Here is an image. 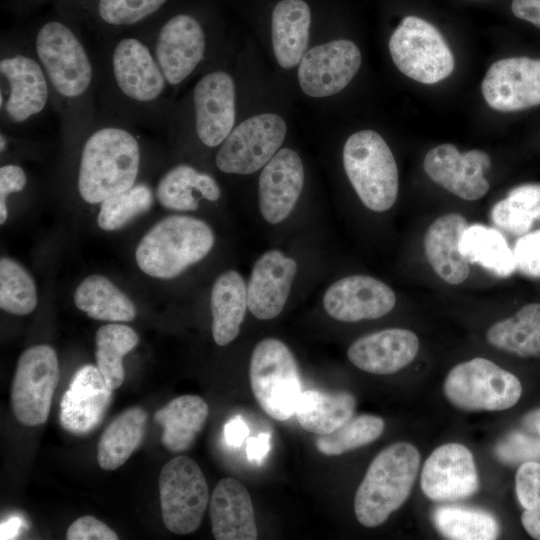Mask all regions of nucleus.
Wrapping results in <instances>:
<instances>
[{
    "label": "nucleus",
    "mask_w": 540,
    "mask_h": 540,
    "mask_svg": "<svg viewBox=\"0 0 540 540\" xmlns=\"http://www.w3.org/2000/svg\"><path fill=\"white\" fill-rule=\"evenodd\" d=\"M97 66V108L132 126H160L169 119V84L139 34L104 43Z\"/></svg>",
    "instance_id": "1"
},
{
    "label": "nucleus",
    "mask_w": 540,
    "mask_h": 540,
    "mask_svg": "<svg viewBox=\"0 0 540 540\" xmlns=\"http://www.w3.org/2000/svg\"><path fill=\"white\" fill-rule=\"evenodd\" d=\"M31 41L46 73L63 135L68 143H76L98 111L96 61L76 30L61 20L42 24Z\"/></svg>",
    "instance_id": "2"
},
{
    "label": "nucleus",
    "mask_w": 540,
    "mask_h": 540,
    "mask_svg": "<svg viewBox=\"0 0 540 540\" xmlns=\"http://www.w3.org/2000/svg\"><path fill=\"white\" fill-rule=\"evenodd\" d=\"M78 142L76 187L85 202L101 203L137 183L142 142L135 126L98 110Z\"/></svg>",
    "instance_id": "3"
},
{
    "label": "nucleus",
    "mask_w": 540,
    "mask_h": 540,
    "mask_svg": "<svg viewBox=\"0 0 540 540\" xmlns=\"http://www.w3.org/2000/svg\"><path fill=\"white\" fill-rule=\"evenodd\" d=\"M53 109L50 85L32 41L2 38L0 48L1 129L29 126Z\"/></svg>",
    "instance_id": "4"
},
{
    "label": "nucleus",
    "mask_w": 540,
    "mask_h": 540,
    "mask_svg": "<svg viewBox=\"0 0 540 540\" xmlns=\"http://www.w3.org/2000/svg\"><path fill=\"white\" fill-rule=\"evenodd\" d=\"M420 466V454L407 442H396L379 452L357 488V520L373 528L384 523L410 495Z\"/></svg>",
    "instance_id": "5"
},
{
    "label": "nucleus",
    "mask_w": 540,
    "mask_h": 540,
    "mask_svg": "<svg viewBox=\"0 0 540 540\" xmlns=\"http://www.w3.org/2000/svg\"><path fill=\"white\" fill-rule=\"evenodd\" d=\"M214 240L206 222L191 216H168L143 236L136 249V262L149 276L171 279L202 260Z\"/></svg>",
    "instance_id": "6"
},
{
    "label": "nucleus",
    "mask_w": 540,
    "mask_h": 540,
    "mask_svg": "<svg viewBox=\"0 0 540 540\" xmlns=\"http://www.w3.org/2000/svg\"><path fill=\"white\" fill-rule=\"evenodd\" d=\"M345 173L362 203L372 211L390 209L398 195L395 158L386 141L373 130L352 134L343 148Z\"/></svg>",
    "instance_id": "7"
},
{
    "label": "nucleus",
    "mask_w": 540,
    "mask_h": 540,
    "mask_svg": "<svg viewBox=\"0 0 540 540\" xmlns=\"http://www.w3.org/2000/svg\"><path fill=\"white\" fill-rule=\"evenodd\" d=\"M249 379L261 409L271 418L285 421L295 414L302 394L298 364L285 343L265 338L252 351Z\"/></svg>",
    "instance_id": "8"
},
{
    "label": "nucleus",
    "mask_w": 540,
    "mask_h": 540,
    "mask_svg": "<svg viewBox=\"0 0 540 540\" xmlns=\"http://www.w3.org/2000/svg\"><path fill=\"white\" fill-rule=\"evenodd\" d=\"M443 389L454 406L466 411L505 410L514 406L522 394L514 374L481 357L454 366Z\"/></svg>",
    "instance_id": "9"
},
{
    "label": "nucleus",
    "mask_w": 540,
    "mask_h": 540,
    "mask_svg": "<svg viewBox=\"0 0 540 540\" xmlns=\"http://www.w3.org/2000/svg\"><path fill=\"white\" fill-rule=\"evenodd\" d=\"M389 51L396 67L407 77L434 84L454 69V57L442 34L428 21L407 16L393 31Z\"/></svg>",
    "instance_id": "10"
},
{
    "label": "nucleus",
    "mask_w": 540,
    "mask_h": 540,
    "mask_svg": "<svg viewBox=\"0 0 540 540\" xmlns=\"http://www.w3.org/2000/svg\"><path fill=\"white\" fill-rule=\"evenodd\" d=\"M158 485L166 528L179 535L197 530L209 501V488L199 465L187 456L174 457L163 466Z\"/></svg>",
    "instance_id": "11"
},
{
    "label": "nucleus",
    "mask_w": 540,
    "mask_h": 540,
    "mask_svg": "<svg viewBox=\"0 0 540 540\" xmlns=\"http://www.w3.org/2000/svg\"><path fill=\"white\" fill-rule=\"evenodd\" d=\"M58 381V358L51 346L35 345L21 354L11 386L12 410L21 424L47 421Z\"/></svg>",
    "instance_id": "12"
},
{
    "label": "nucleus",
    "mask_w": 540,
    "mask_h": 540,
    "mask_svg": "<svg viewBox=\"0 0 540 540\" xmlns=\"http://www.w3.org/2000/svg\"><path fill=\"white\" fill-rule=\"evenodd\" d=\"M140 35L149 44L171 89L183 84L205 60V30L187 13L175 14L152 32Z\"/></svg>",
    "instance_id": "13"
},
{
    "label": "nucleus",
    "mask_w": 540,
    "mask_h": 540,
    "mask_svg": "<svg viewBox=\"0 0 540 540\" xmlns=\"http://www.w3.org/2000/svg\"><path fill=\"white\" fill-rule=\"evenodd\" d=\"M286 136V124L277 114L252 116L232 129L220 145L217 168L227 174H251L277 153Z\"/></svg>",
    "instance_id": "14"
},
{
    "label": "nucleus",
    "mask_w": 540,
    "mask_h": 540,
    "mask_svg": "<svg viewBox=\"0 0 540 540\" xmlns=\"http://www.w3.org/2000/svg\"><path fill=\"white\" fill-rule=\"evenodd\" d=\"M191 108L197 140L208 148L220 146L235 124L236 92L231 75L223 70L204 74L193 87Z\"/></svg>",
    "instance_id": "15"
},
{
    "label": "nucleus",
    "mask_w": 540,
    "mask_h": 540,
    "mask_svg": "<svg viewBox=\"0 0 540 540\" xmlns=\"http://www.w3.org/2000/svg\"><path fill=\"white\" fill-rule=\"evenodd\" d=\"M360 65L361 52L350 40L314 46L299 63L300 87L306 95L316 98L337 94L351 82Z\"/></svg>",
    "instance_id": "16"
},
{
    "label": "nucleus",
    "mask_w": 540,
    "mask_h": 540,
    "mask_svg": "<svg viewBox=\"0 0 540 540\" xmlns=\"http://www.w3.org/2000/svg\"><path fill=\"white\" fill-rule=\"evenodd\" d=\"M481 92L500 112H516L540 105V59L512 57L494 62L485 74Z\"/></svg>",
    "instance_id": "17"
},
{
    "label": "nucleus",
    "mask_w": 540,
    "mask_h": 540,
    "mask_svg": "<svg viewBox=\"0 0 540 540\" xmlns=\"http://www.w3.org/2000/svg\"><path fill=\"white\" fill-rule=\"evenodd\" d=\"M490 165V157L484 151L460 153L449 143L430 149L423 160L424 171L432 181L468 201L478 200L488 192L484 173Z\"/></svg>",
    "instance_id": "18"
},
{
    "label": "nucleus",
    "mask_w": 540,
    "mask_h": 540,
    "mask_svg": "<svg viewBox=\"0 0 540 540\" xmlns=\"http://www.w3.org/2000/svg\"><path fill=\"white\" fill-rule=\"evenodd\" d=\"M420 485L423 493L436 502L470 497L479 487L472 453L459 443L437 447L423 465Z\"/></svg>",
    "instance_id": "19"
},
{
    "label": "nucleus",
    "mask_w": 540,
    "mask_h": 540,
    "mask_svg": "<svg viewBox=\"0 0 540 540\" xmlns=\"http://www.w3.org/2000/svg\"><path fill=\"white\" fill-rule=\"evenodd\" d=\"M396 304L394 291L382 281L366 275H351L334 282L323 296L325 311L342 322L378 319Z\"/></svg>",
    "instance_id": "20"
},
{
    "label": "nucleus",
    "mask_w": 540,
    "mask_h": 540,
    "mask_svg": "<svg viewBox=\"0 0 540 540\" xmlns=\"http://www.w3.org/2000/svg\"><path fill=\"white\" fill-rule=\"evenodd\" d=\"M112 391L98 367L82 366L74 374L62 397L59 413L61 426L74 435H86L93 431L104 418Z\"/></svg>",
    "instance_id": "21"
},
{
    "label": "nucleus",
    "mask_w": 540,
    "mask_h": 540,
    "mask_svg": "<svg viewBox=\"0 0 540 540\" xmlns=\"http://www.w3.org/2000/svg\"><path fill=\"white\" fill-rule=\"evenodd\" d=\"M304 184V166L300 156L282 148L263 167L259 176V209L263 218L277 224L295 207Z\"/></svg>",
    "instance_id": "22"
},
{
    "label": "nucleus",
    "mask_w": 540,
    "mask_h": 540,
    "mask_svg": "<svg viewBox=\"0 0 540 540\" xmlns=\"http://www.w3.org/2000/svg\"><path fill=\"white\" fill-rule=\"evenodd\" d=\"M297 273V263L279 250H269L255 262L247 285L249 311L271 320L283 310Z\"/></svg>",
    "instance_id": "23"
},
{
    "label": "nucleus",
    "mask_w": 540,
    "mask_h": 540,
    "mask_svg": "<svg viewBox=\"0 0 540 540\" xmlns=\"http://www.w3.org/2000/svg\"><path fill=\"white\" fill-rule=\"evenodd\" d=\"M419 350L417 335L403 328H388L358 338L347 356L350 362L368 373L393 374L409 365Z\"/></svg>",
    "instance_id": "24"
},
{
    "label": "nucleus",
    "mask_w": 540,
    "mask_h": 540,
    "mask_svg": "<svg viewBox=\"0 0 540 540\" xmlns=\"http://www.w3.org/2000/svg\"><path fill=\"white\" fill-rule=\"evenodd\" d=\"M210 519L216 540L258 538L251 496L234 478H223L216 484L210 500Z\"/></svg>",
    "instance_id": "25"
},
{
    "label": "nucleus",
    "mask_w": 540,
    "mask_h": 540,
    "mask_svg": "<svg viewBox=\"0 0 540 540\" xmlns=\"http://www.w3.org/2000/svg\"><path fill=\"white\" fill-rule=\"evenodd\" d=\"M468 222L458 213L437 218L428 227L423 248L434 272L451 285L463 283L469 276V262L459 250V241Z\"/></svg>",
    "instance_id": "26"
},
{
    "label": "nucleus",
    "mask_w": 540,
    "mask_h": 540,
    "mask_svg": "<svg viewBox=\"0 0 540 540\" xmlns=\"http://www.w3.org/2000/svg\"><path fill=\"white\" fill-rule=\"evenodd\" d=\"M311 12L303 0H281L272 12L271 38L275 58L285 69L298 65L309 41Z\"/></svg>",
    "instance_id": "27"
},
{
    "label": "nucleus",
    "mask_w": 540,
    "mask_h": 540,
    "mask_svg": "<svg viewBox=\"0 0 540 540\" xmlns=\"http://www.w3.org/2000/svg\"><path fill=\"white\" fill-rule=\"evenodd\" d=\"M155 196L167 209L194 211L201 199L211 202L219 200L221 190L211 175L200 172L190 165L178 164L159 179Z\"/></svg>",
    "instance_id": "28"
},
{
    "label": "nucleus",
    "mask_w": 540,
    "mask_h": 540,
    "mask_svg": "<svg viewBox=\"0 0 540 540\" xmlns=\"http://www.w3.org/2000/svg\"><path fill=\"white\" fill-rule=\"evenodd\" d=\"M209 408L197 395H182L172 399L155 412L154 420L162 426V445L170 452L188 450L203 429Z\"/></svg>",
    "instance_id": "29"
},
{
    "label": "nucleus",
    "mask_w": 540,
    "mask_h": 540,
    "mask_svg": "<svg viewBox=\"0 0 540 540\" xmlns=\"http://www.w3.org/2000/svg\"><path fill=\"white\" fill-rule=\"evenodd\" d=\"M247 308L244 279L234 270L225 271L211 292L212 335L217 345L225 346L238 336Z\"/></svg>",
    "instance_id": "30"
},
{
    "label": "nucleus",
    "mask_w": 540,
    "mask_h": 540,
    "mask_svg": "<svg viewBox=\"0 0 540 540\" xmlns=\"http://www.w3.org/2000/svg\"><path fill=\"white\" fill-rule=\"evenodd\" d=\"M355 407L356 399L347 391L328 393L307 390L302 392L294 415L307 432L325 435L348 421Z\"/></svg>",
    "instance_id": "31"
},
{
    "label": "nucleus",
    "mask_w": 540,
    "mask_h": 540,
    "mask_svg": "<svg viewBox=\"0 0 540 540\" xmlns=\"http://www.w3.org/2000/svg\"><path fill=\"white\" fill-rule=\"evenodd\" d=\"M147 426V413L132 407L120 413L102 433L97 460L104 470L122 466L141 444Z\"/></svg>",
    "instance_id": "32"
},
{
    "label": "nucleus",
    "mask_w": 540,
    "mask_h": 540,
    "mask_svg": "<svg viewBox=\"0 0 540 540\" xmlns=\"http://www.w3.org/2000/svg\"><path fill=\"white\" fill-rule=\"evenodd\" d=\"M486 338L500 350L540 358V303L524 305L514 316L496 322L488 329Z\"/></svg>",
    "instance_id": "33"
},
{
    "label": "nucleus",
    "mask_w": 540,
    "mask_h": 540,
    "mask_svg": "<svg viewBox=\"0 0 540 540\" xmlns=\"http://www.w3.org/2000/svg\"><path fill=\"white\" fill-rule=\"evenodd\" d=\"M459 250L469 263L479 264L499 277H508L517 268L507 240L489 226L468 225L459 241Z\"/></svg>",
    "instance_id": "34"
},
{
    "label": "nucleus",
    "mask_w": 540,
    "mask_h": 540,
    "mask_svg": "<svg viewBox=\"0 0 540 540\" xmlns=\"http://www.w3.org/2000/svg\"><path fill=\"white\" fill-rule=\"evenodd\" d=\"M74 302L81 311L96 320L128 322L136 316L133 302L101 275L86 277L75 290Z\"/></svg>",
    "instance_id": "35"
},
{
    "label": "nucleus",
    "mask_w": 540,
    "mask_h": 540,
    "mask_svg": "<svg viewBox=\"0 0 540 540\" xmlns=\"http://www.w3.org/2000/svg\"><path fill=\"white\" fill-rule=\"evenodd\" d=\"M432 521L441 535L453 540H492L499 534L495 517L480 509L439 506Z\"/></svg>",
    "instance_id": "36"
},
{
    "label": "nucleus",
    "mask_w": 540,
    "mask_h": 540,
    "mask_svg": "<svg viewBox=\"0 0 540 540\" xmlns=\"http://www.w3.org/2000/svg\"><path fill=\"white\" fill-rule=\"evenodd\" d=\"M137 333L129 326L107 324L95 337L97 367L112 390L119 388L125 378L123 358L138 344Z\"/></svg>",
    "instance_id": "37"
},
{
    "label": "nucleus",
    "mask_w": 540,
    "mask_h": 540,
    "mask_svg": "<svg viewBox=\"0 0 540 540\" xmlns=\"http://www.w3.org/2000/svg\"><path fill=\"white\" fill-rule=\"evenodd\" d=\"M385 427L381 417L362 414L351 417L335 431L319 435L316 449L326 456H337L372 443L383 433Z\"/></svg>",
    "instance_id": "38"
},
{
    "label": "nucleus",
    "mask_w": 540,
    "mask_h": 540,
    "mask_svg": "<svg viewBox=\"0 0 540 540\" xmlns=\"http://www.w3.org/2000/svg\"><path fill=\"white\" fill-rule=\"evenodd\" d=\"M154 202V193L145 182L108 197L101 202L98 226L106 231L122 228L134 218L148 211Z\"/></svg>",
    "instance_id": "39"
},
{
    "label": "nucleus",
    "mask_w": 540,
    "mask_h": 540,
    "mask_svg": "<svg viewBox=\"0 0 540 540\" xmlns=\"http://www.w3.org/2000/svg\"><path fill=\"white\" fill-rule=\"evenodd\" d=\"M37 305V290L30 274L15 260H0V307L18 316L30 314Z\"/></svg>",
    "instance_id": "40"
},
{
    "label": "nucleus",
    "mask_w": 540,
    "mask_h": 540,
    "mask_svg": "<svg viewBox=\"0 0 540 540\" xmlns=\"http://www.w3.org/2000/svg\"><path fill=\"white\" fill-rule=\"evenodd\" d=\"M168 0H96V19L106 31L134 27L155 15Z\"/></svg>",
    "instance_id": "41"
},
{
    "label": "nucleus",
    "mask_w": 540,
    "mask_h": 540,
    "mask_svg": "<svg viewBox=\"0 0 540 540\" xmlns=\"http://www.w3.org/2000/svg\"><path fill=\"white\" fill-rule=\"evenodd\" d=\"M515 486L524 508L521 523L531 537L540 540V463L524 462L517 470Z\"/></svg>",
    "instance_id": "42"
},
{
    "label": "nucleus",
    "mask_w": 540,
    "mask_h": 540,
    "mask_svg": "<svg viewBox=\"0 0 540 540\" xmlns=\"http://www.w3.org/2000/svg\"><path fill=\"white\" fill-rule=\"evenodd\" d=\"M495 452L504 463L536 461L540 459V439L513 432L497 444Z\"/></svg>",
    "instance_id": "43"
},
{
    "label": "nucleus",
    "mask_w": 540,
    "mask_h": 540,
    "mask_svg": "<svg viewBox=\"0 0 540 540\" xmlns=\"http://www.w3.org/2000/svg\"><path fill=\"white\" fill-rule=\"evenodd\" d=\"M491 219L500 229L513 234L528 233L534 221L523 214L508 198L498 201L491 209Z\"/></svg>",
    "instance_id": "44"
},
{
    "label": "nucleus",
    "mask_w": 540,
    "mask_h": 540,
    "mask_svg": "<svg viewBox=\"0 0 540 540\" xmlns=\"http://www.w3.org/2000/svg\"><path fill=\"white\" fill-rule=\"evenodd\" d=\"M513 254L517 268L525 275L540 278V230L522 235Z\"/></svg>",
    "instance_id": "45"
},
{
    "label": "nucleus",
    "mask_w": 540,
    "mask_h": 540,
    "mask_svg": "<svg viewBox=\"0 0 540 540\" xmlns=\"http://www.w3.org/2000/svg\"><path fill=\"white\" fill-rule=\"evenodd\" d=\"M27 182V174L20 165L9 163L0 167V224L7 220V198L13 193L21 192Z\"/></svg>",
    "instance_id": "46"
},
{
    "label": "nucleus",
    "mask_w": 540,
    "mask_h": 540,
    "mask_svg": "<svg viewBox=\"0 0 540 540\" xmlns=\"http://www.w3.org/2000/svg\"><path fill=\"white\" fill-rule=\"evenodd\" d=\"M68 540H117L118 535L94 516L76 519L67 529Z\"/></svg>",
    "instance_id": "47"
},
{
    "label": "nucleus",
    "mask_w": 540,
    "mask_h": 540,
    "mask_svg": "<svg viewBox=\"0 0 540 540\" xmlns=\"http://www.w3.org/2000/svg\"><path fill=\"white\" fill-rule=\"evenodd\" d=\"M533 221L540 220V184H523L511 189L507 197Z\"/></svg>",
    "instance_id": "48"
},
{
    "label": "nucleus",
    "mask_w": 540,
    "mask_h": 540,
    "mask_svg": "<svg viewBox=\"0 0 540 540\" xmlns=\"http://www.w3.org/2000/svg\"><path fill=\"white\" fill-rule=\"evenodd\" d=\"M513 14L540 28V0H512Z\"/></svg>",
    "instance_id": "49"
},
{
    "label": "nucleus",
    "mask_w": 540,
    "mask_h": 540,
    "mask_svg": "<svg viewBox=\"0 0 540 540\" xmlns=\"http://www.w3.org/2000/svg\"><path fill=\"white\" fill-rule=\"evenodd\" d=\"M269 440L270 435L267 433H261L257 437L250 438L246 447L248 459L260 463L269 451Z\"/></svg>",
    "instance_id": "50"
},
{
    "label": "nucleus",
    "mask_w": 540,
    "mask_h": 540,
    "mask_svg": "<svg viewBox=\"0 0 540 540\" xmlns=\"http://www.w3.org/2000/svg\"><path fill=\"white\" fill-rule=\"evenodd\" d=\"M248 428L244 422L235 417L225 425L224 434L227 442L232 446H239L248 436Z\"/></svg>",
    "instance_id": "51"
},
{
    "label": "nucleus",
    "mask_w": 540,
    "mask_h": 540,
    "mask_svg": "<svg viewBox=\"0 0 540 540\" xmlns=\"http://www.w3.org/2000/svg\"><path fill=\"white\" fill-rule=\"evenodd\" d=\"M21 527V519L13 518L1 524V539L14 538Z\"/></svg>",
    "instance_id": "52"
},
{
    "label": "nucleus",
    "mask_w": 540,
    "mask_h": 540,
    "mask_svg": "<svg viewBox=\"0 0 540 540\" xmlns=\"http://www.w3.org/2000/svg\"><path fill=\"white\" fill-rule=\"evenodd\" d=\"M523 424L540 437V408L534 409L526 414L523 418Z\"/></svg>",
    "instance_id": "53"
}]
</instances>
